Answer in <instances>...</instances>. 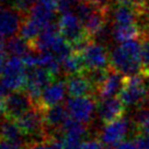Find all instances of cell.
I'll return each instance as SVG.
<instances>
[{"instance_id": "obj_16", "label": "cell", "mask_w": 149, "mask_h": 149, "mask_svg": "<svg viewBox=\"0 0 149 149\" xmlns=\"http://www.w3.org/2000/svg\"><path fill=\"white\" fill-rule=\"evenodd\" d=\"M66 93H67L66 80H53L51 84H48L47 87H45V89L43 90L40 102L36 105L40 107L41 109H44V107L59 104L65 99Z\"/></svg>"}, {"instance_id": "obj_32", "label": "cell", "mask_w": 149, "mask_h": 149, "mask_svg": "<svg viewBox=\"0 0 149 149\" xmlns=\"http://www.w3.org/2000/svg\"><path fill=\"white\" fill-rule=\"evenodd\" d=\"M38 2H41L43 5H45L48 8H52L54 10H57V5L59 0H37Z\"/></svg>"}, {"instance_id": "obj_42", "label": "cell", "mask_w": 149, "mask_h": 149, "mask_svg": "<svg viewBox=\"0 0 149 149\" xmlns=\"http://www.w3.org/2000/svg\"><path fill=\"white\" fill-rule=\"evenodd\" d=\"M24 149H28V148H24Z\"/></svg>"}, {"instance_id": "obj_40", "label": "cell", "mask_w": 149, "mask_h": 149, "mask_svg": "<svg viewBox=\"0 0 149 149\" xmlns=\"http://www.w3.org/2000/svg\"><path fill=\"white\" fill-rule=\"evenodd\" d=\"M2 1H6V0H0V2H2Z\"/></svg>"}, {"instance_id": "obj_26", "label": "cell", "mask_w": 149, "mask_h": 149, "mask_svg": "<svg viewBox=\"0 0 149 149\" xmlns=\"http://www.w3.org/2000/svg\"><path fill=\"white\" fill-rule=\"evenodd\" d=\"M135 130H143L149 132V107H139L134 117Z\"/></svg>"}, {"instance_id": "obj_39", "label": "cell", "mask_w": 149, "mask_h": 149, "mask_svg": "<svg viewBox=\"0 0 149 149\" xmlns=\"http://www.w3.org/2000/svg\"><path fill=\"white\" fill-rule=\"evenodd\" d=\"M146 103H147V104L149 105V97H148V99H147V102H146Z\"/></svg>"}, {"instance_id": "obj_25", "label": "cell", "mask_w": 149, "mask_h": 149, "mask_svg": "<svg viewBox=\"0 0 149 149\" xmlns=\"http://www.w3.org/2000/svg\"><path fill=\"white\" fill-rule=\"evenodd\" d=\"M140 37H141L140 57H141V66H143L141 74L146 78H149V34H143Z\"/></svg>"}, {"instance_id": "obj_36", "label": "cell", "mask_w": 149, "mask_h": 149, "mask_svg": "<svg viewBox=\"0 0 149 149\" xmlns=\"http://www.w3.org/2000/svg\"><path fill=\"white\" fill-rule=\"evenodd\" d=\"M117 5H133V0H114Z\"/></svg>"}, {"instance_id": "obj_20", "label": "cell", "mask_w": 149, "mask_h": 149, "mask_svg": "<svg viewBox=\"0 0 149 149\" xmlns=\"http://www.w3.org/2000/svg\"><path fill=\"white\" fill-rule=\"evenodd\" d=\"M61 132L63 134V137L72 138V139L84 140L88 136L87 124L77 121L70 116L65 121L64 125L61 126Z\"/></svg>"}, {"instance_id": "obj_41", "label": "cell", "mask_w": 149, "mask_h": 149, "mask_svg": "<svg viewBox=\"0 0 149 149\" xmlns=\"http://www.w3.org/2000/svg\"><path fill=\"white\" fill-rule=\"evenodd\" d=\"M147 79H149V78H147ZM148 87H149V86H148Z\"/></svg>"}, {"instance_id": "obj_12", "label": "cell", "mask_w": 149, "mask_h": 149, "mask_svg": "<svg viewBox=\"0 0 149 149\" xmlns=\"http://www.w3.org/2000/svg\"><path fill=\"white\" fill-rule=\"evenodd\" d=\"M126 107L118 97L100 99L97 102V114L103 124L115 121L124 115Z\"/></svg>"}, {"instance_id": "obj_38", "label": "cell", "mask_w": 149, "mask_h": 149, "mask_svg": "<svg viewBox=\"0 0 149 149\" xmlns=\"http://www.w3.org/2000/svg\"><path fill=\"white\" fill-rule=\"evenodd\" d=\"M77 2H88V1H91V0H76Z\"/></svg>"}, {"instance_id": "obj_19", "label": "cell", "mask_w": 149, "mask_h": 149, "mask_svg": "<svg viewBox=\"0 0 149 149\" xmlns=\"http://www.w3.org/2000/svg\"><path fill=\"white\" fill-rule=\"evenodd\" d=\"M141 34L143 33L138 24H132V25L113 24V28L111 30V37L117 43L136 40L141 36Z\"/></svg>"}, {"instance_id": "obj_31", "label": "cell", "mask_w": 149, "mask_h": 149, "mask_svg": "<svg viewBox=\"0 0 149 149\" xmlns=\"http://www.w3.org/2000/svg\"><path fill=\"white\" fill-rule=\"evenodd\" d=\"M111 149H138V147L136 146V144L133 140L132 141L130 140H123Z\"/></svg>"}, {"instance_id": "obj_7", "label": "cell", "mask_w": 149, "mask_h": 149, "mask_svg": "<svg viewBox=\"0 0 149 149\" xmlns=\"http://www.w3.org/2000/svg\"><path fill=\"white\" fill-rule=\"evenodd\" d=\"M54 76L43 67L26 68L25 90L32 99L34 105L38 104L43 90L53 81Z\"/></svg>"}, {"instance_id": "obj_24", "label": "cell", "mask_w": 149, "mask_h": 149, "mask_svg": "<svg viewBox=\"0 0 149 149\" xmlns=\"http://www.w3.org/2000/svg\"><path fill=\"white\" fill-rule=\"evenodd\" d=\"M43 31V28L38 23H36L34 20L31 18H26L22 21L21 28H20V35L24 37L26 41L30 43H33L37 38V36L40 35V33Z\"/></svg>"}, {"instance_id": "obj_5", "label": "cell", "mask_w": 149, "mask_h": 149, "mask_svg": "<svg viewBox=\"0 0 149 149\" xmlns=\"http://www.w3.org/2000/svg\"><path fill=\"white\" fill-rule=\"evenodd\" d=\"M15 122L24 135L30 137V143L42 140L47 136L43 111L37 105H34L32 109L25 112L23 115L17 118Z\"/></svg>"}, {"instance_id": "obj_2", "label": "cell", "mask_w": 149, "mask_h": 149, "mask_svg": "<svg viewBox=\"0 0 149 149\" xmlns=\"http://www.w3.org/2000/svg\"><path fill=\"white\" fill-rule=\"evenodd\" d=\"M57 23L61 34L67 42L71 44L74 52L81 51L90 40V35L84 28L81 19L74 11L61 13Z\"/></svg>"}, {"instance_id": "obj_34", "label": "cell", "mask_w": 149, "mask_h": 149, "mask_svg": "<svg viewBox=\"0 0 149 149\" xmlns=\"http://www.w3.org/2000/svg\"><path fill=\"white\" fill-rule=\"evenodd\" d=\"M133 5L138 9H141L145 7V0H133Z\"/></svg>"}, {"instance_id": "obj_9", "label": "cell", "mask_w": 149, "mask_h": 149, "mask_svg": "<svg viewBox=\"0 0 149 149\" xmlns=\"http://www.w3.org/2000/svg\"><path fill=\"white\" fill-rule=\"evenodd\" d=\"M130 128V120L124 115L115 121L104 124L99 134V139L107 147V149L113 148L115 145L125 139Z\"/></svg>"}, {"instance_id": "obj_10", "label": "cell", "mask_w": 149, "mask_h": 149, "mask_svg": "<svg viewBox=\"0 0 149 149\" xmlns=\"http://www.w3.org/2000/svg\"><path fill=\"white\" fill-rule=\"evenodd\" d=\"M6 112L5 116L17 120L25 112L34 107L32 99L25 89L12 91L9 95L5 99Z\"/></svg>"}, {"instance_id": "obj_35", "label": "cell", "mask_w": 149, "mask_h": 149, "mask_svg": "<svg viewBox=\"0 0 149 149\" xmlns=\"http://www.w3.org/2000/svg\"><path fill=\"white\" fill-rule=\"evenodd\" d=\"M6 112V102H5V99H1L0 98V114H5Z\"/></svg>"}, {"instance_id": "obj_17", "label": "cell", "mask_w": 149, "mask_h": 149, "mask_svg": "<svg viewBox=\"0 0 149 149\" xmlns=\"http://www.w3.org/2000/svg\"><path fill=\"white\" fill-rule=\"evenodd\" d=\"M66 88L69 97L92 95L95 98V89L93 88V86L84 72L67 76Z\"/></svg>"}, {"instance_id": "obj_28", "label": "cell", "mask_w": 149, "mask_h": 149, "mask_svg": "<svg viewBox=\"0 0 149 149\" xmlns=\"http://www.w3.org/2000/svg\"><path fill=\"white\" fill-rule=\"evenodd\" d=\"M76 0H59L58 5H57V10L61 13H66V12H71L74 11L76 8Z\"/></svg>"}, {"instance_id": "obj_4", "label": "cell", "mask_w": 149, "mask_h": 149, "mask_svg": "<svg viewBox=\"0 0 149 149\" xmlns=\"http://www.w3.org/2000/svg\"><path fill=\"white\" fill-rule=\"evenodd\" d=\"M0 84L10 91L25 89L26 84V66L22 57L9 56L2 72L0 74Z\"/></svg>"}, {"instance_id": "obj_30", "label": "cell", "mask_w": 149, "mask_h": 149, "mask_svg": "<svg viewBox=\"0 0 149 149\" xmlns=\"http://www.w3.org/2000/svg\"><path fill=\"white\" fill-rule=\"evenodd\" d=\"M64 140V149H81L82 146V140L79 139H72V138H67L63 137Z\"/></svg>"}, {"instance_id": "obj_15", "label": "cell", "mask_w": 149, "mask_h": 149, "mask_svg": "<svg viewBox=\"0 0 149 149\" xmlns=\"http://www.w3.org/2000/svg\"><path fill=\"white\" fill-rule=\"evenodd\" d=\"M125 76L113 68H109L107 78L97 90V100L118 97L124 84Z\"/></svg>"}, {"instance_id": "obj_18", "label": "cell", "mask_w": 149, "mask_h": 149, "mask_svg": "<svg viewBox=\"0 0 149 149\" xmlns=\"http://www.w3.org/2000/svg\"><path fill=\"white\" fill-rule=\"evenodd\" d=\"M112 20L113 24H138L139 9L134 5H117L112 11Z\"/></svg>"}, {"instance_id": "obj_6", "label": "cell", "mask_w": 149, "mask_h": 149, "mask_svg": "<svg viewBox=\"0 0 149 149\" xmlns=\"http://www.w3.org/2000/svg\"><path fill=\"white\" fill-rule=\"evenodd\" d=\"M97 102L98 101L92 95L69 97L65 107L70 117L84 124H89L97 112Z\"/></svg>"}, {"instance_id": "obj_11", "label": "cell", "mask_w": 149, "mask_h": 149, "mask_svg": "<svg viewBox=\"0 0 149 149\" xmlns=\"http://www.w3.org/2000/svg\"><path fill=\"white\" fill-rule=\"evenodd\" d=\"M22 12L15 8H0V42L15 35L22 24Z\"/></svg>"}, {"instance_id": "obj_37", "label": "cell", "mask_w": 149, "mask_h": 149, "mask_svg": "<svg viewBox=\"0 0 149 149\" xmlns=\"http://www.w3.org/2000/svg\"><path fill=\"white\" fill-rule=\"evenodd\" d=\"M145 7L149 9V0H145Z\"/></svg>"}, {"instance_id": "obj_27", "label": "cell", "mask_w": 149, "mask_h": 149, "mask_svg": "<svg viewBox=\"0 0 149 149\" xmlns=\"http://www.w3.org/2000/svg\"><path fill=\"white\" fill-rule=\"evenodd\" d=\"M133 141L138 149H149V132L143 130H135Z\"/></svg>"}, {"instance_id": "obj_8", "label": "cell", "mask_w": 149, "mask_h": 149, "mask_svg": "<svg viewBox=\"0 0 149 149\" xmlns=\"http://www.w3.org/2000/svg\"><path fill=\"white\" fill-rule=\"evenodd\" d=\"M86 69H107L110 68V54L101 43L89 40L80 52Z\"/></svg>"}, {"instance_id": "obj_21", "label": "cell", "mask_w": 149, "mask_h": 149, "mask_svg": "<svg viewBox=\"0 0 149 149\" xmlns=\"http://www.w3.org/2000/svg\"><path fill=\"white\" fill-rule=\"evenodd\" d=\"M5 46L9 56H19V57H23L33 49L31 43L21 35L20 36L13 35L8 37V41L5 42Z\"/></svg>"}, {"instance_id": "obj_13", "label": "cell", "mask_w": 149, "mask_h": 149, "mask_svg": "<svg viewBox=\"0 0 149 149\" xmlns=\"http://www.w3.org/2000/svg\"><path fill=\"white\" fill-rule=\"evenodd\" d=\"M42 111L47 136H54L57 133H59L61 126L64 125L65 121L69 117L66 107L61 104L44 107L42 109Z\"/></svg>"}, {"instance_id": "obj_22", "label": "cell", "mask_w": 149, "mask_h": 149, "mask_svg": "<svg viewBox=\"0 0 149 149\" xmlns=\"http://www.w3.org/2000/svg\"><path fill=\"white\" fill-rule=\"evenodd\" d=\"M38 53V67L48 70L54 77L58 76L61 71V59L49 51H41Z\"/></svg>"}, {"instance_id": "obj_23", "label": "cell", "mask_w": 149, "mask_h": 149, "mask_svg": "<svg viewBox=\"0 0 149 149\" xmlns=\"http://www.w3.org/2000/svg\"><path fill=\"white\" fill-rule=\"evenodd\" d=\"M61 70L67 76L84 72L86 70V66H84L81 54L74 51L69 56H67L65 59L61 61Z\"/></svg>"}, {"instance_id": "obj_33", "label": "cell", "mask_w": 149, "mask_h": 149, "mask_svg": "<svg viewBox=\"0 0 149 149\" xmlns=\"http://www.w3.org/2000/svg\"><path fill=\"white\" fill-rule=\"evenodd\" d=\"M0 149H14V147L10 144L8 140L0 137Z\"/></svg>"}, {"instance_id": "obj_29", "label": "cell", "mask_w": 149, "mask_h": 149, "mask_svg": "<svg viewBox=\"0 0 149 149\" xmlns=\"http://www.w3.org/2000/svg\"><path fill=\"white\" fill-rule=\"evenodd\" d=\"M81 149H107L100 139H88L82 143Z\"/></svg>"}, {"instance_id": "obj_14", "label": "cell", "mask_w": 149, "mask_h": 149, "mask_svg": "<svg viewBox=\"0 0 149 149\" xmlns=\"http://www.w3.org/2000/svg\"><path fill=\"white\" fill-rule=\"evenodd\" d=\"M0 137L8 140L14 147V149H24L30 143L28 136L24 135L20 130L15 120L5 116V118L0 120Z\"/></svg>"}, {"instance_id": "obj_1", "label": "cell", "mask_w": 149, "mask_h": 149, "mask_svg": "<svg viewBox=\"0 0 149 149\" xmlns=\"http://www.w3.org/2000/svg\"><path fill=\"white\" fill-rule=\"evenodd\" d=\"M141 44L136 40L120 43L110 53V67L124 76L141 74Z\"/></svg>"}, {"instance_id": "obj_3", "label": "cell", "mask_w": 149, "mask_h": 149, "mask_svg": "<svg viewBox=\"0 0 149 149\" xmlns=\"http://www.w3.org/2000/svg\"><path fill=\"white\" fill-rule=\"evenodd\" d=\"M143 74L125 76L124 84L118 98L126 107H141L146 104L149 97V87Z\"/></svg>"}]
</instances>
